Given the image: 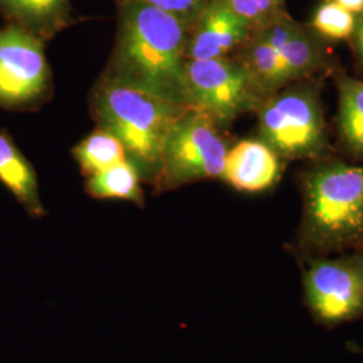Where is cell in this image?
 I'll use <instances>...</instances> for the list:
<instances>
[{"label":"cell","instance_id":"obj_1","mask_svg":"<svg viewBox=\"0 0 363 363\" xmlns=\"http://www.w3.org/2000/svg\"><path fill=\"white\" fill-rule=\"evenodd\" d=\"M117 6L116 42L104 74L186 106L184 67L191 26L142 3L121 0Z\"/></svg>","mask_w":363,"mask_h":363},{"label":"cell","instance_id":"obj_2","mask_svg":"<svg viewBox=\"0 0 363 363\" xmlns=\"http://www.w3.org/2000/svg\"><path fill=\"white\" fill-rule=\"evenodd\" d=\"M298 247L306 259L363 247V166L327 163L303 177Z\"/></svg>","mask_w":363,"mask_h":363},{"label":"cell","instance_id":"obj_3","mask_svg":"<svg viewBox=\"0 0 363 363\" xmlns=\"http://www.w3.org/2000/svg\"><path fill=\"white\" fill-rule=\"evenodd\" d=\"M91 105L99 128L116 136L143 181L152 183L169 130L189 108L106 74L96 84Z\"/></svg>","mask_w":363,"mask_h":363},{"label":"cell","instance_id":"obj_4","mask_svg":"<svg viewBox=\"0 0 363 363\" xmlns=\"http://www.w3.org/2000/svg\"><path fill=\"white\" fill-rule=\"evenodd\" d=\"M228 147L220 127L206 115L187 109L169 130L152 184L159 191L220 178Z\"/></svg>","mask_w":363,"mask_h":363},{"label":"cell","instance_id":"obj_5","mask_svg":"<svg viewBox=\"0 0 363 363\" xmlns=\"http://www.w3.org/2000/svg\"><path fill=\"white\" fill-rule=\"evenodd\" d=\"M303 301L315 323L328 330L363 316V247L306 259Z\"/></svg>","mask_w":363,"mask_h":363},{"label":"cell","instance_id":"obj_6","mask_svg":"<svg viewBox=\"0 0 363 363\" xmlns=\"http://www.w3.org/2000/svg\"><path fill=\"white\" fill-rule=\"evenodd\" d=\"M186 106L223 128L265 100L247 66L230 57L187 60L184 67Z\"/></svg>","mask_w":363,"mask_h":363},{"label":"cell","instance_id":"obj_7","mask_svg":"<svg viewBox=\"0 0 363 363\" xmlns=\"http://www.w3.org/2000/svg\"><path fill=\"white\" fill-rule=\"evenodd\" d=\"M259 140L279 157L310 159L327 147L325 118L310 89H291L267 97L257 109Z\"/></svg>","mask_w":363,"mask_h":363},{"label":"cell","instance_id":"obj_8","mask_svg":"<svg viewBox=\"0 0 363 363\" xmlns=\"http://www.w3.org/2000/svg\"><path fill=\"white\" fill-rule=\"evenodd\" d=\"M50 91L52 72L45 42L15 25L0 28V108L34 111Z\"/></svg>","mask_w":363,"mask_h":363},{"label":"cell","instance_id":"obj_9","mask_svg":"<svg viewBox=\"0 0 363 363\" xmlns=\"http://www.w3.org/2000/svg\"><path fill=\"white\" fill-rule=\"evenodd\" d=\"M252 26L234 11L228 0H211L191 27L187 60L229 57L250 37Z\"/></svg>","mask_w":363,"mask_h":363},{"label":"cell","instance_id":"obj_10","mask_svg":"<svg viewBox=\"0 0 363 363\" xmlns=\"http://www.w3.org/2000/svg\"><path fill=\"white\" fill-rule=\"evenodd\" d=\"M280 157L259 139L241 140L228 148L220 179L237 191L261 193L280 178Z\"/></svg>","mask_w":363,"mask_h":363},{"label":"cell","instance_id":"obj_11","mask_svg":"<svg viewBox=\"0 0 363 363\" xmlns=\"http://www.w3.org/2000/svg\"><path fill=\"white\" fill-rule=\"evenodd\" d=\"M252 31L261 35L283 57L292 81L311 74L322 64L323 58L316 42L286 13Z\"/></svg>","mask_w":363,"mask_h":363},{"label":"cell","instance_id":"obj_12","mask_svg":"<svg viewBox=\"0 0 363 363\" xmlns=\"http://www.w3.org/2000/svg\"><path fill=\"white\" fill-rule=\"evenodd\" d=\"M7 23L48 42L72 23L70 0H0Z\"/></svg>","mask_w":363,"mask_h":363},{"label":"cell","instance_id":"obj_13","mask_svg":"<svg viewBox=\"0 0 363 363\" xmlns=\"http://www.w3.org/2000/svg\"><path fill=\"white\" fill-rule=\"evenodd\" d=\"M0 183L31 217L39 218L46 214L37 172L6 130H0Z\"/></svg>","mask_w":363,"mask_h":363},{"label":"cell","instance_id":"obj_14","mask_svg":"<svg viewBox=\"0 0 363 363\" xmlns=\"http://www.w3.org/2000/svg\"><path fill=\"white\" fill-rule=\"evenodd\" d=\"M242 48L240 60L265 99L292 81L283 57L257 33L252 31Z\"/></svg>","mask_w":363,"mask_h":363},{"label":"cell","instance_id":"obj_15","mask_svg":"<svg viewBox=\"0 0 363 363\" xmlns=\"http://www.w3.org/2000/svg\"><path fill=\"white\" fill-rule=\"evenodd\" d=\"M142 175L130 159L86 178L85 190L94 199L128 201L144 206Z\"/></svg>","mask_w":363,"mask_h":363},{"label":"cell","instance_id":"obj_16","mask_svg":"<svg viewBox=\"0 0 363 363\" xmlns=\"http://www.w3.org/2000/svg\"><path fill=\"white\" fill-rule=\"evenodd\" d=\"M337 125L345 144L357 155L363 156V81L339 77Z\"/></svg>","mask_w":363,"mask_h":363},{"label":"cell","instance_id":"obj_17","mask_svg":"<svg viewBox=\"0 0 363 363\" xmlns=\"http://www.w3.org/2000/svg\"><path fill=\"white\" fill-rule=\"evenodd\" d=\"M72 154L86 178L128 159L121 142L103 128H97L81 140Z\"/></svg>","mask_w":363,"mask_h":363},{"label":"cell","instance_id":"obj_18","mask_svg":"<svg viewBox=\"0 0 363 363\" xmlns=\"http://www.w3.org/2000/svg\"><path fill=\"white\" fill-rule=\"evenodd\" d=\"M357 15L350 13L334 0L322 3L313 13L312 26L322 37L328 39H347L355 31Z\"/></svg>","mask_w":363,"mask_h":363},{"label":"cell","instance_id":"obj_19","mask_svg":"<svg viewBox=\"0 0 363 363\" xmlns=\"http://www.w3.org/2000/svg\"><path fill=\"white\" fill-rule=\"evenodd\" d=\"M235 13L249 22L252 30L268 25L286 13V0H228Z\"/></svg>","mask_w":363,"mask_h":363},{"label":"cell","instance_id":"obj_20","mask_svg":"<svg viewBox=\"0 0 363 363\" xmlns=\"http://www.w3.org/2000/svg\"><path fill=\"white\" fill-rule=\"evenodd\" d=\"M121 1V0H117ZM151 6L163 13L177 16L190 26H194L199 15L208 7L211 0H130Z\"/></svg>","mask_w":363,"mask_h":363},{"label":"cell","instance_id":"obj_21","mask_svg":"<svg viewBox=\"0 0 363 363\" xmlns=\"http://www.w3.org/2000/svg\"><path fill=\"white\" fill-rule=\"evenodd\" d=\"M337 4H340L342 7H345L346 10H349L350 13L355 15H361L363 13V0H334Z\"/></svg>","mask_w":363,"mask_h":363},{"label":"cell","instance_id":"obj_22","mask_svg":"<svg viewBox=\"0 0 363 363\" xmlns=\"http://www.w3.org/2000/svg\"><path fill=\"white\" fill-rule=\"evenodd\" d=\"M354 33H355L357 52H358L361 60L363 61V13H361V18L357 21V27H355Z\"/></svg>","mask_w":363,"mask_h":363}]
</instances>
